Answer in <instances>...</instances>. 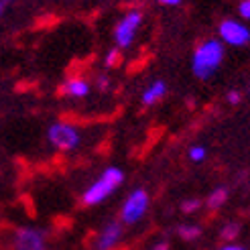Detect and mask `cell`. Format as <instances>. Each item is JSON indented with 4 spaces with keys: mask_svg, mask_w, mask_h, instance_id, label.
Listing matches in <instances>:
<instances>
[{
    "mask_svg": "<svg viewBox=\"0 0 250 250\" xmlns=\"http://www.w3.org/2000/svg\"><path fill=\"white\" fill-rule=\"evenodd\" d=\"M161 4H167V6H175V4H179L181 0H159Z\"/></svg>",
    "mask_w": 250,
    "mask_h": 250,
    "instance_id": "obj_22",
    "label": "cell"
},
{
    "mask_svg": "<svg viewBox=\"0 0 250 250\" xmlns=\"http://www.w3.org/2000/svg\"><path fill=\"white\" fill-rule=\"evenodd\" d=\"M122 238V224L108 222L96 238V250H112Z\"/></svg>",
    "mask_w": 250,
    "mask_h": 250,
    "instance_id": "obj_8",
    "label": "cell"
},
{
    "mask_svg": "<svg viewBox=\"0 0 250 250\" xmlns=\"http://www.w3.org/2000/svg\"><path fill=\"white\" fill-rule=\"evenodd\" d=\"M220 250H246V248H244V246H238V244H232V242H230V244H226V246H222Z\"/></svg>",
    "mask_w": 250,
    "mask_h": 250,
    "instance_id": "obj_21",
    "label": "cell"
},
{
    "mask_svg": "<svg viewBox=\"0 0 250 250\" xmlns=\"http://www.w3.org/2000/svg\"><path fill=\"white\" fill-rule=\"evenodd\" d=\"M177 234L181 236L183 240H195L199 234H202V228L193 226V224H183V226L177 228Z\"/></svg>",
    "mask_w": 250,
    "mask_h": 250,
    "instance_id": "obj_12",
    "label": "cell"
},
{
    "mask_svg": "<svg viewBox=\"0 0 250 250\" xmlns=\"http://www.w3.org/2000/svg\"><path fill=\"white\" fill-rule=\"evenodd\" d=\"M120 61V53H118V49H112V51L106 55V65L112 67V65H116Z\"/></svg>",
    "mask_w": 250,
    "mask_h": 250,
    "instance_id": "obj_16",
    "label": "cell"
},
{
    "mask_svg": "<svg viewBox=\"0 0 250 250\" xmlns=\"http://www.w3.org/2000/svg\"><path fill=\"white\" fill-rule=\"evenodd\" d=\"M141 22H143V15L141 12H128L126 17H124L118 24H116V29H114V39H116V45L118 47H128L134 39V35L136 31H139L141 27Z\"/></svg>",
    "mask_w": 250,
    "mask_h": 250,
    "instance_id": "obj_6",
    "label": "cell"
},
{
    "mask_svg": "<svg viewBox=\"0 0 250 250\" xmlns=\"http://www.w3.org/2000/svg\"><path fill=\"white\" fill-rule=\"evenodd\" d=\"M189 159L195 161V163H199V161H204L206 159V146H191L189 148Z\"/></svg>",
    "mask_w": 250,
    "mask_h": 250,
    "instance_id": "obj_15",
    "label": "cell"
},
{
    "mask_svg": "<svg viewBox=\"0 0 250 250\" xmlns=\"http://www.w3.org/2000/svg\"><path fill=\"white\" fill-rule=\"evenodd\" d=\"M47 136H49V143L57 148H61V151H73V148L80 146V141H82L78 128L71 126V124H65V122L51 124Z\"/></svg>",
    "mask_w": 250,
    "mask_h": 250,
    "instance_id": "obj_3",
    "label": "cell"
},
{
    "mask_svg": "<svg viewBox=\"0 0 250 250\" xmlns=\"http://www.w3.org/2000/svg\"><path fill=\"white\" fill-rule=\"evenodd\" d=\"M98 87H100V90H102V87L106 90V87H108V78L106 76H100L98 78Z\"/></svg>",
    "mask_w": 250,
    "mask_h": 250,
    "instance_id": "obj_20",
    "label": "cell"
},
{
    "mask_svg": "<svg viewBox=\"0 0 250 250\" xmlns=\"http://www.w3.org/2000/svg\"><path fill=\"white\" fill-rule=\"evenodd\" d=\"M15 250H45V234L37 228H21L15 236Z\"/></svg>",
    "mask_w": 250,
    "mask_h": 250,
    "instance_id": "obj_7",
    "label": "cell"
},
{
    "mask_svg": "<svg viewBox=\"0 0 250 250\" xmlns=\"http://www.w3.org/2000/svg\"><path fill=\"white\" fill-rule=\"evenodd\" d=\"M222 59H224V45L220 41L209 39V41H204L202 45H197L193 53V61H191L195 78L199 80L211 78L222 65Z\"/></svg>",
    "mask_w": 250,
    "mask_h": 250,
    "instance_id": "obj_1",
    "label": "cell"
},
{
    "mask_svg": "<svg viewBox=\"0 0 250 250\" xmlns=\"http://www.w3.org/2000/svg\"><path fill=\"white\" fill-rule=\"evenodd\" d=\"M122 179H124L122 169H118V167H108V169L83 191L82 202H83L85 206H98V204H102L106 197H110L112 193H114V189L122 183Z\"/></svg>",
    "mask_w": 250,
    "mask_h": 250,
    "instance_id": "obj_2",
    "label": "cell"
},
{
    "mask_svg": "<svg viewBox=\"0 0 250 250\" xmlns=\"http://www.w3.org/2000/svg\"><path fill=\"white\" fill-rule=\"evenodd\" d=\"M218 33H220V39H222L224 43L232 45V47H242V45H246V43L250 41V31H248V27H244L242 22L232 21V19L222 21Z\"/></svg>",
    "mask_w": 250,
    "mask_h": 250,
    "instance_id": "obj_5",
    "label": "cell"
},
{
    "mask_svg": "<svg viewBox=\"0 0 250 250\" xmlns=\"http://www.w3.org/2000/svg\"><path fill=\"white\" fill-rule=\"evenodd\" d=\"M146 208H148V195L145 189H134L128 197L126 202L122 206V222L124 224H136L145 214H146Z\"/></svg>",
    "mask_w": 250,
    "mask_h": 250,
    "instance_id": "obj_4",
    "label": "cell"
},
{
    "mask_svg": "<svg viewBox=\"0 0 250 250\" xmlns=\"http://www.w3.org/2000/svg\"><path fill=\"white\" fill-rule=\"evenodd\" d=\"M199 206H202V202L199 199H185V202L181 204V211L183 214H193V211H197L199 209Z\"/></svg>",
    "mask_w": 250,
    "mask_h": 250,
    "instance_id": "obj_14",
    "label": "cell"
},
{
    "mask_svg": "<svg viewBox=\"0 0 250 250\" xmlns=\"http://www.w3.org/2000/svg\"><path fill=\"white\" fill-rule=\"evenodd\" d=\"M151 250H169V242H167V240L157 242L155 246H151Z\"/></svg>",
    "mask_w": 250,
    "mask_h": 250,
    "instance_id": "obj_19",
    "label": "cell"
},
{
    "mask_svg": "<svg viewBox=\"0 0 250 250\" xmlns=\"http://www.w3.org/2000/svg\"><path fill=\"white\" fill-rule=\"evenodd\" d=\"M226 199H228V189H226V187H216V189L211 191L209 197H208V206L211 209L222 208L224 204H226Z\"/></svg>",
    "mask_w": 250,
    "mask_h": 250,
    "instance_id": "obj_11",
    "label": "cell"
},
{
    "mask_svg": "<svg viewBox=\"0 0 250 250\" xmlns=\"http://www.w3.org/2000/svg\"><path fill=\"white\" fill-rule=\"evenodd\" d=\"M165 92H167V85H165L163 82H155L151 87H146V90H145V94H143V104H146V106L155 104L157 100H161V98L165 96Z\"/></svg>",
    "mask_w": 250,
    "mask_h": 250,
    "instance_id": "obj_9",
    "label": "cell"
},
{
    "mask_svg": "<svg viewBox=\"0 0 250 250\" xmlns=\"http://www.w3.org/2000/svg\"><path fill=\"white\" fill-rule=\"evenodd\" d=\"M65 92L73 98H83V96H87V92H90V83L83 82V80H69L65 83Z\"/></svg>",
    "mask_w": 250,
    "mask_h": 250,
    "instance_id": "obj_10",
    "label": "cell"
},
{
    "mask_svg": "<svg viewBox=\"0 0 250 250\" xmlns=\"http://www.w3.org/2000/svg\"><path fill=\"white\" fill-rule=\"evenodd\" d=\"M238 12L242 19H248L250 21V0H242L240 6H238Z\"/></svg>",
    "mask_w": 250,
    "mask_h": 250,
    "instance_id": "obj_17",
    "label": "cell"
},
{
    "mask_svg": "<svg viewBox=\"0 0 250 250\" xmlns=\"http://www.w3.org/2000/svg\"><path fill=\"white\" fill-rule=\"evenodd\" d=\"M2 8H4V2H2V0H0V15H2Z\"/></svg>",
    "mask_w": 250,
    "mask_h": 250,
    "instance_id": "obj_23",
    "label": "cell"
},
{
    "mask_svg": "<svg viewBox=\"0 0 250 250\" xmlns=\"http://www.w3.org/2000/svg\"><path fill=\"white\" fill-rule=\"evenodd\" d=\"M238 234H240V224H236V222L226 224V226L222 228V232H220L222 238H224V240H230V242H232V240H234Z\"/></svg>",
    "mask_w": 250,
    "mask_h": 250,
    "instance_id": "obj_13",
    "label": "cell"
},
{
    "mask_svg": "<svg viewBox=\"0 0 250 250\" xmlns=\"http://www.w3.org/2000/svg\"><path fill=\"white\" fill-rule=\"evenodd\" d=\"M228 102L230 104H240V92H230L228 94Z\"/></svg>",
    "mask_w": 250,
    "mask_h": 250,
    "instance_id": "obj_18",
    "label": "cell"
}]
</instances>
